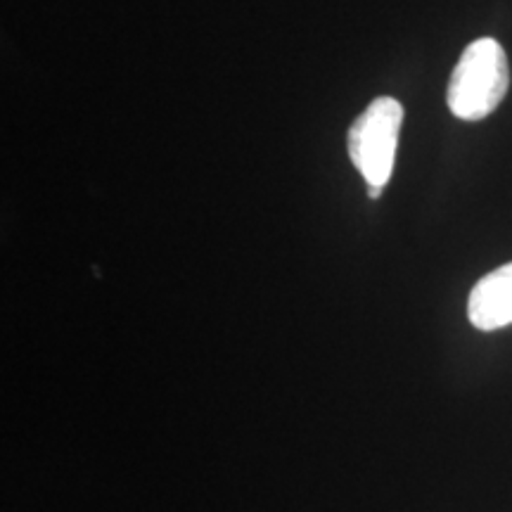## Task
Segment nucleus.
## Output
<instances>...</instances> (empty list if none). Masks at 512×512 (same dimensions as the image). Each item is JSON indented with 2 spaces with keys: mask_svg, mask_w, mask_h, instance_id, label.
Here are the masks:
<instances>
[{
  "mask_svg": "<svg viewBox=\"0 0 512 512\" xmlns=\"http://www.w3.org/2000/svg\"><path fill=\"white\" fill-rule=\"evenodd\" d=\"M510 86L508 55L494 38H477L460 55L446 102L458 119L479 121L501 105Z\"/></svg>",
  "mask_w": 512,
  "mask_h": 512,
  "instance_id": "1",
  "label": "nucleus"
},
{
  "mask_svg": "<svg viewBox=\"0 0 512 512\" xmlns=\"http://www.w3.org/2000/svg\"><path fill=\"white\" fill-rule=\"evenodd\" d=\"M403 107L394 98H377L349 128V159L368 183V197L377 200L394 171Z\"/></svg>",
  "mask_w": 512,
  "mask_h": 512,
  "instance_id": "2",
  "label": "nucleus"
},
{
  "mask_svg": "<svg viewBox=\"0 0 512 512\" xmlns=\"http://www.w3.org/2000/svg\"><path fill=\"white\" fill-rule=\"evenodd\" d=\"M467 318L484 332L512 325V261L484 275L472 287L467 299Z\"/></svg>",
  "mask_w": 512,
  "mask_h": 512,
  "instance_id": "3",
  "label": "nucleus"
}]
</instances>
